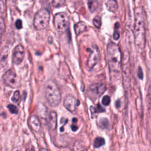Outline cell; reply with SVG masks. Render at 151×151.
Returning a JSON list of instances; mask_svg holds the SVG:
<instances>
[{
  "label": "cell",
  "mask_w": 151,
  "mask_h": 151,
  "mask_svg": "<svg viewBox=\"0 0 151 151\" xmlns=\"http://www.w3.org/2000/svg\"><path fill=\"white\" fill-rule=\"evenodd\" d=\"M135 19L134 27V35L135 45L143 49L145 47V23H146V14L144 9L140 6L137 7L134 10Z\"/></svg>",
  "instance_id": "cell-1"
},
{
  "label": "cell",
  "mask_w": 151,
  "mask_h": 151,
  "mask_svg": "<svg viewBox=\"0 0 151 151\" xmlns=\"http://www.w3.org/2000/svg\"><path fill=\"white\" fill-rule=\"evenodd\" d=\"M107 54L110 71L119 73L121 67L122 54L118 45L112 42H109L107 47Z\"/></svg>",
  "instance_id": "cell-2"
},
{
  "label": "cell",
  "mask_w": 151,
  "mask_h": 151,
  "mask_svg": "<svg viewBox=\"0 0 151 151\" xmlns=\"http://www.w3.org/2000/svg\"><path fill=\"white\" fill-rule=\"evenodd\" d=\"M45 97L51 107L58 106L61 99L60 91L53 80H48L45 85Z\"/></svg>",
  "instance_id": "cell-3"
},
{
  "label": "cell",
  "mask_w": 151,
  "mask_h": 151,
  "mask_svg": "<svg viewBox=\"0 0 151 151\" xmlns=\"http://www.w3.org/2000/svg\"><path fill=\"white\" fill-rule=\"evenodd\" d=\"M50 12L46 8L40 9L34 15L33 25L36 29H44L48 25L50 21Z\"/></svg>",
  "instance_id": "cell-4"
},
{
  "label": "cell",
  "mask_w": 151,
  "mask_h": 151,
  "mask_svg": "<svg viewBox=\"0 0 151 151\" xmlns=\"http://www.w3.org/2000/svg\"><path fill=\"white\" fill-rule=\"evenodd\" d=\"M54 25L60 32H65L69 28V18L65 12H58L54 18Z\"/></svg>",
  "instance_id": "cell-5"
},
{
  "label": "cell",
  "mask_w": 151,
  "mask_h": 151,
  "mask_svg": "<svg viewBox=\"0 0 151 151\" xmlns=\"http://www.w3.org/2000/svg\"><path fill=\"white\" fill-rule=\"evenodd\" d=\"M2 80L4 84L11 88H17L19 86V80L15 71L10 69L4 73Z\"/></svg>",
  "instance_id": "cell-6"
},
{
  "label": "cell",
  "mask_w": 151,
  "mask_h": 151,
  "mask_svg": "<svg viewBox=\"0 0 151 151\" xmlns=\"http://www.w3.org/2000/svg\"><path fill=\"white\" fill-rule=\"evenodd\" d=\"M88 50L90 53L87 61V66L91 70L99 61L100 58V52L96 45H93L91 48H88Z\"/></svg>",
  "instance_id": "cell-7"
},
{
  "label": "cell",
  "mask_w": 151,
  "mask_h": 151,
  "mask_svg": "<svg viewBox=\"0 0 151 151\" xmlns=\"http://www.w3.org/2000/svg\"><path fill=\"white\" fill-rule=\"evenodd\" d=\"M124 57L123 58V83L124 86L127 88L130 86V60L129 55L127 52H124Z\"/></svg>",
  "instance_id": "cell-8"
},
{
  "label": "cell",
  "mask_w": 151,
  "mask_h": 151,
  "mask_svg": "<svg viewBox=\"0 0 151 151\" xmlns=\"http://www.w3.org/2000/svg\"><path fill=\"white\" fill-rule=\"evenodd\" d=\"M25 55V50L23 45L21 44L17 45L14 49L12 52V60L14 64H19L23 60Z\"/></svg>",
  "instance_id": "cell-9"
},
{
  "label": "cell",
  "mask_w": 151,
  "mask_h": 151,
  "mask_svg": "<svg viewBox=\"0 0 151 151\" xmlns=\"http://www.w3.org/2000/svg\"><path fill=\"white\" fill-rule=\"evenodd\" d=\"M79 104V101L71 94L66 96L63 101L64 106L71 113L75 112L76 110V106H78Z\"/></svg>",
  "instance_id": "cell-10"
},
{
  "label": "cell",
  "mask_w": 151,
  "mask_h": 151,
  "mask_svg": "<svg viewBox=\"0 0 151 151\" xmlns=\"http://www.w3.org/2000/svg\"><path fill=\"white\" fill-rule=\"evenodd\" d=\"M106 90V86L103 84H93L89 87V91L90 94L94 99L100 97Z\"/></svg>",
  "instance_id": "cell-11"
},
{
  "label": "cell",
  "mask_w": 151,
  "mask_h": 151,
  "mask_svg": "<svg viewBox=\"0 0 151 151\" xmlns=\"http://www.w3.org/2000/svg\"><path fill=\"white\" fill-rule=\"evenodd\" d=\"M9 54V49L8 47H4L0 52V73L4 72L7 65Z\"/></svg>",
  "instance_id": "cell-12"
},
{
  "label": "cell",
  "mask_w": 151,
  "mask_h": 151,
  "mask_svg": "<svg viewBox=\"0 0 151 151\" xmlns=\"http://www.w3.org/2000/svg\"><path fill=\"white\" fill-rule=\"evenodd\" d=\"M29 124L31 127L35 132H39L41 128V122L38 118V117L36 115L31 116L28 120Z\"/></svg>",
  "instance_id": "cell-13"
},
{
  "label": "cell",
  "mask_w": 151,
  "mask_h": 151,
  "mask_svg": "<svg viewBox=\"0 0 151 151\" xmlns=\"http://www.w3.org/2000/svg\"><path fill=\"white\" fill-rule=\"evenodd\" d=\"M48 125L49 128L54 130L57 127V114L55 111H52L48 114Z\"/></svg>",
  "instance_id": "cell-14"
},
{
  "label": "cell",
  "mask_w": 151,
  "mask_h": 151,
  "mask_svg": "<svg viewBox=\"0 0 151 151\" xmlns=\"http://www.w3.org/2000/svg\"><path fill=\"white\" fill-rule=\"evenodd\" d=\"M74 31L76 34L77 35H78L79 34H80L81 33H82L83 32L86 30L87 25L85 22L83 21H80L74 25Z\"/></svg>",
  "instance_id": "cell-15"
},
{
  "label": "cell",
  "mask_w": 151,
  "mask_h": 151,
  "mask_svg": "<svg viewBox=\"0 0 151 151\" xmlns=\"http://www.w3.org/2000/svg\"><path fill=\"white\" fill-rule=\"evenodd\" d=\"M74 151H87L85 144L83 142L78 140L76 141L73 145Z\"/></svg>",
  "instance_id": "cell-16"
},
{
  "label": "cell",
  "mask_w": 151,
  "mask_h": 151,
  "mask_svg": "<svg viewBox=\"0 0 151 151\" xmlns=\"http://www.w3.org/2000/svg\"><path fill=\"white\" fill-rule=\"evenodd\" d=\"M106 7L109 11L111 12H114L117 11L118 5H117V2L116 1L110 0L107 2Z\"/></svg>",
  "instance_id": "cell-17"
},
{
  "label": "cell",
  "mask_w": 151,
  "mask_h": 151,
  "mask_svg": "<svg viewBox=\"0 0 151 151\" xmlns=\"http://www.w3.org/2000/svg\"><path fill=\"white\" fill-rule=\"evenodd\" d=\"M105 144V140L101 137H97L94 141V147L95 148H99Z\"/></svg>",
  "instance_id": "cell-18"
},
{
  "label": "cell",
  "mask_w": 151,
  "mask_h": 151,
  "mask_svg": "<svg viewBox=\"0 0 151 151\" xmlns=\"http://www.w3.org/2000/svg\"><path fill=\"white\" fill-rule=\"evenodd\" d=\"M11 100L14 103H16V104H19V103L21 102V97L20 93L18 90H16L14 92V93L13 94V96L11 98Z\"/></svg>",
  "instance_id": "cell-19"
},
{
  "label": "cell",
  "mask_w": 151,
  "mask_h": 151,
  "mask_svg": "<svg viewBox=\"0 0 151 151\" xmlns=\"http://www.w3.org/2000/svg\"><path fill=\"white\" fill-rule=\"evenodd\" d=\"M5 29V23L4 18L0 17V44L2 41V37Z\"/></svg>",
  "instance_id": "cell-20"
},
{
  "label": "cell",
  "mask_w": 151,
  "mask_h": 151,
  "mask_svg": "<svg viewBox=\"0 0 151 151\" xmlns=\"http://www.w3.org/2000/svg\"><path fill=\"white\" fill-rule=\"evenodd\" d=\"M98 6V2L96 1H88V7L91 12H93L96 11Z\"/></svg>",
  "instance_id": "cell-21"
},
{
  "label": "cell",
  "mask_w": 151,
  "mask_h": 151,
  "mask_svg": "<svg viewBox=\"0 0 151 151\" xmlns=\"http://www.w3.org/2000/svg\"><path fill=\"white\" fill-rule=\"evenodd\" d=\"M93 24L94 25V26L96 27H97V28H100L101 25V18L100 17V16L99 15H96L93 20Z\"/></svg>",
  "instance_id": "cell-22"
},
{
  "label": "cell",
  "mask_w": 151,
  "mask_h": 151,
  "mask_svg": "<svg viewBox=\"0 0 151 151\" xmlns=\"http://www.w3.org/2000/svg\"><path fill=\"white\" fill-rule=\"evenodd\" d=\"M119 22H116L114 26V31L113 33V38L115 40H119L120 37V34H119Z\"/></svg>",
  "instance_id": "cell-23"
},
{
  "label": "cell",
  "mask_w": 151,
  "mask_h": 151,
  "mask_svg": "<svg viewBox=\"0 0 151 151\" xmlns=\"http://www.w3.org/2000/svg\"><path fill=\"white\" fill-rule=\"evenodd\" d=\"M7 107H8L9 111H10V113L12 114H17L18 112V108L14 104H8L7 106Z\"/></svg>",
  "instance_id": "cell-24"
},
{
  "label": "cell",
  "mask_w": 151,
  "mask_h": 151,
  "mask_svg": "<svg viewBox=\"0 0 151 151\" xmlns=\"http://www.w3.org/2000/svg\"><path fill=\"white\" fill-rule=\"evenodd\" d=\"M65 3V1H60V0H55V1H52L51 2V4L52 6L54 7H60L61 6H63Z\"/></svg>",
  "instance_id": "cell-25"
},
{
  "label": "cell",
  "mask_w": 151,
  "mask_h": 151,
  "mask_svg": "<svg viewBox=\"0 0 151 151\" xmlns=\"http://www.w3.org/2000/svg\"><path fill=\"white\" fill-rule=\"evenodd\" d=\"M77 119L76 118H73L72 120V124L71 126V130L73 132H76L78 129V126H77Z\"/></svg>",
  "instance_id": "cell-26"
},
{
  "label": "cell",
  "mask_w": 151,
  "mask_h": 151,
  "mask_svg": "<svg viewBox=\"0 0 151 151\" xmlns=\"http://www.w3.org/2000/svg\"><path fill=\"white\" fill-rule=\"evenodd\" d=\"M102 104L104 106H108L109 105L110 103V98L109 96H104L102 99Z\"/></svg>",
  "instance_id": "cell-27"
},
{
  "label": "cell",
  "mask_w": 151,
  "mask_h": 151,
  "mask_svg": "<svg viewBox=\"0 0 151 151\" xmlns=\"http://www.w3.org/2000/svg\"><path fill=\"white\" fill-rule=\"evenodd\" d=\"M109 125V122L107 119H103L100 120V126L103 128H106Z\"/></svg>",
  "instance_id": "cell-28"
},
{
  "label": "cell",
  "mask_w": 151,
  "mask_h": 151,
  "mask_svg": "<svg viewBox=\"0 0 151 151\" xmlns=\"http://www.w3.org/2000/svg\"><path fill=\"white\" fill-rule=\"evenodd\" d=\"M15 27L18 29L22 28V21L21 19H17L16 21V22H15Z\"/></svg>",
  "instance_id": "cell-29"
},
{
  "label": "cell",
  "mask_w": 151,
  "mask_h": 151,
  "mask_svg": "<svg viewBox=\"0 0 151 151\" xmlns=\"http://www.w3.org/2000/svg\"><path fill=\"white\" fill-rule=\"evenodd\" d=\"M5 9H6V7L4 1L0 0V12H4L5 11Z\"/></svg>",
  "instance_id": "cell-30"
},
{
  "label": "cell",
  "mask_w": 151,
  "mask_h": 151,
  "mask_svg": "<svg viewBox=\"0 0 151 151\" xmlns=\"http://www.w3.org/2000/svg\"><path fill=\"white\" fill-rule=\"evenodd\" d=\"M137 76L140 79H143V71L141 67H139V69L137 71Z\"/></svg>",
  "instance_id": "cell-31"
},
{
  "label": "cell",
  "mask_w": 151,
  "mask_h": 151,
  "mask_svg": "<svg viewBox=\"0 0 151 151\" xmlns=\"http://www.w3.org/2000/svg\"><path fill=\"white\" fill-rule=\"evenodd\" d=\"M96 109V110H97V112H99V113H101V112H104L105 110L104 109L101 107V106L100 104H98L97 105V108Z\"/></svg>",
  "instance_id": "cell-32"
},
{
  "label": "cell",
  "mask_w": 151,
  "mask_h": 151,
  "mask_svg": "<svg viewBox=\"0 0 151 151\" xmlns=\"http://www.w3.org/2000/svg\"><path fill=\"white\" fill-rule=\"evenodd\" d=\"M90 111H91V113L92 116H93V115L94 114L97 113V110H96V109L94 106H90Z\"/></svg>",
  "instance_id": "cell-33"
},
{
  "label": "cell",
  "mask_w": 151,
  "mask_h": 151,
  "mask_svg": "<svg viewBox=\"0 0 151 151\" xmlns=\"http://www.w3.org/2000/svg\"><path fill=\"white\" fill-rule=\"evenodd\" d=\"M121 106V101L120 100H117L115 103V106L117 109H119Z\"/></svg>",
  "instance_id": "cell-34"
},
{
  "label": "cell",
  "mask_w": 151,
  "mask_h": 151,
  "mask_svg": "<svg viewBox=\"0 0 151 151\" xmlns=\"http://www.w3.org/2000/svg\"><path fill=\"white\" fill-rule=\"evenodd\" d=\"M40 151H48L47 149H44V148H41L40 150Z\"/></svg>",
  "instance_id": "cell-35"
},
{
  "label": "cell",
  "mask_w": 151,
  "mask_h": 151,
  "mask_svg": "<svg viewBox=\"0 0 151 151\" xmlns=\"http://www.w3.org/2000/svg\"><path fill=\"white\" fill-rule=\"evenodd\" d=\"M27 151H29V150H28V149H27Z\"/></svg>",
  "instance_id": "cell-36"
}]
</instances>
